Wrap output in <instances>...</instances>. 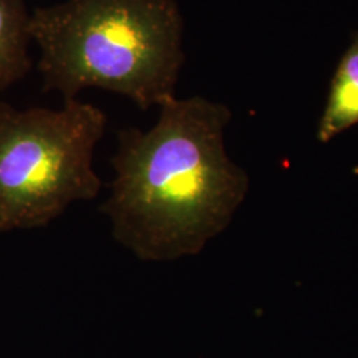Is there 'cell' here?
Masks as SVG:
<instances>
[{
    "label": "cell",
    "mask_w": 358,
    "mask_h": 358,
    "mask_svg": "<svg viewBox=\"0 0 358 358\" xmlns=\"http://www.w3.org/2000/svg\"><path fill=\"white\" fill-rule=\"evenodd\" d=\"M106 124L101 109L76 99L59 110L0 103V232L47 226L99 195L93 153Z\"/></svg>",
    "instance_id": "cell-3"
},
{
    "label": "cell",
    "mask_w": 358,
    "mask_h": 358,
    "mask_svg": "<svg viewBox=\"0 0 358 358\" xmlns=\"http://www.w3.org/2000/svg\"><path fill=\"white\" fill-rule=\"evenodd\" d=\"M356 173H358V169H357V170H356Z\"/></svg>",
    "instance_id": "cell-6"
},
{
    "label": "cell",
    "mask_w": 358,
    "mask_h": 358,
    "mask_svg": "<svg viewBox=\"0 0 358 358\" xmlns=\"http://www.w3.org/2000/svg\"><path fill=\"white\" fill-rule=\"evenodd\" d=\"M148 131H118L115 177L101 211L118 243L143 262L199 254L230 224L248 178L227 157L230 110L202 97L162 103Z\"/></svg>",
    "instance_id": "cell-1"
},
{
    "label": "cell",
    "mask_w": 358,
    "mask_h": 358,
    "mask_svg": "<svg viewBox=\"0 0 358 358\" xmlns=\"http://www.w3.org/2000/svg\"><path fill=\"white\" fill-rule=\"evenodd\" d=\"M44 92L64 101L85 88L125 96L141 110L176 97L183 17L176 0H65L31 11Z\"/></svg>",
    "instance_id": "cell-2"
},
{
    "label": "cell",
    "mask_w": 358,
    "mask_h": 358,
    "mask_svg": "<svg viewBox=\"0 0 358 358\" xmlns=\"http://www.w3.org/2000/svg\"><path fill=\"white\" fill-rule=\"evenodd\" d=\"M358 124V35L341 59L321 117L317 138L329 142Z\"/></svg>",
    "instance_id": "cell-5"
},
{
    "label": "cell",
    "mask_w": 358,
    "mask_h": 358,
    "mask_svg": "<svg viewBox=\"0 0 358 358\" xmlns=\"http://www.w3.org/2000/svg\"><path fill=\"white\" fill-rule=\"evenodd\" d=\"M29 19L26 0H0V93L32 69Z\"/></svg>",
    "instance_id": "cell-4"
}]
</instances>
